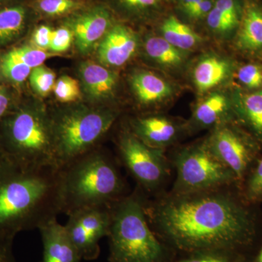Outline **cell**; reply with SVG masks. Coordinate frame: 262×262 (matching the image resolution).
I'll return each instance as SVG.
<instances>
[{
	"instance_id": "cell-20",
	"label": "cell",
	"mask_w": 262,
	"mask_h": 262,
	"mask_svg": "<svg viewBox=\"0 0 262 262\" xmlns=\"http://www.w3.org/2000/svg\"><path fill=\"white\" fill-rule=\"evenodd\" d=\"M130 83L136 97L143 104L160 102L172 94L170 84L151 72H136L131 77Z\"/></svg>"
},
{
	"instance_id": "cell-32",
	"label": "cell",
	"mask_w": 262,
	"mask_h": 262,
	"mask_svg": "<svg viewBox=\"0 0 262 262\" xmlns=\"http://www.w3.org/2000/svg\"><path fill=\"white\" fill-rule=\"evenodd\" d=\"M74 37L69 27H61L53 31L50 49L54 53L66 52L72 46Z\"/></svg>"
},
{
	"instance_id": "cell-8",
	"label": "cell",
	"mask_w": 262,
	"mask_h": 262,
	"mask_svg": "<svg viewBox=\"0 0 262 262\" xmlns=\"http://www.w3.org/2000/svg\"><path fill=\"white\" fill-rule=\"evenodd\" d=\"M118 148L122 164L141 189L151 192L162 185L168 173L163 149L146 145L130 130L122 132Z\"/></svg>"
},
{
	"instance_id": "cell-27",
	"label": "cell",
	"mask_w": 262,
	"mask_h": 262,
	"mask_svg": "<svg viewBox=\"0 0 262 262\" xmlns=\"http://www.w3.org/2000/svg\"><path fill=\"white\" fill-rule=\"evenodd\" d=\"M53 92L57 99L62 103L75 102L81 96L78 81L67 75L61 76L56 81Z\"/></svg>"
},
{
	"instance_id": "cell-26",
	"label": "cell",
	"mask_w": 262,
	"mask_h": 262,
	"mask_svg": "<svg viewBox=\"0 0 262 262\" xmlns=\"http://www.w3.org/2000/svg\"><path fill=\"white\" fill-rule=\"evenodd\" d=\"M56 81V74L42 65L33 69L29 76L33 91L42 96H47L53 91Z\"/></svg>"
},
{
	"instance_id": "cell-6",
	"label": "cell",
	"mask_w": 262,
	"mask_h": 262,
	"mask_svg": "<svg viewBox=\"0 0 262 262\" xmlns=\"http://www.w3.org/2000/svg\"><path fill=\"white\" fill-rule=\"evenodd\" d=\"M51 115L56 166L61 168L98 146L118 113L101 106H72Z\"/></svg>"
},
{
	"instance_id": "cell-12",
	"label": "cell",
	"mask_w": 262,
	"mask_h": 262,
	"mask_svg": "<svg viewBox=\"0 0 262 262\" xmlns=\"http://www.w3.org/2000/svg\"><path fill=\"white\" fill-rule=\"evenodd\" d=\"M69 28L77 50L86 54L101 42L111 28V15L105 8H94L71 20Z\"/></svg>"
},
{
	"instance_id": "cell-11",
	"label": "cell",
	"mask_w": 262,
	"mask_h": 262,
	"mask_svg": "<svg viewBox=\"0 0 262 262\" xmlns=\"http://www.w3.org/2000/svg\"><path fill=\"white\" fill-rule=\"evenodd\" d=\"M234 46L241 54L262 61V1L244 0L242 18Z\"/></svg>"
},
{
	"instance_id": "cell-22",
	"label": "cell",
	"mask_w": 262,
	"mask_h": 262,
	"mask_svg": "<svg viewBox=\"0 0 262 262\" xmlns=\"http://www.w3.org/2000/svg\"><path fill=\"white\" fill-rule=\"evenodd\" d=\"M160 29L164 39L181 51L192 49L201 42L196 32L175 16L165 19Z\"/></svg>"
},
{
	"instance_id": "cell-35",
	"label": "cell",
	"mask_w": 262,
	"mask_h": 262,
	"mask_svg": "<svg viewBox=\"0 0 262 262\" xmlns=\"http://www.w3.org/2000/svg\"><path fill=\"white\" fill-rule=\"evenodd\" d=\"M213 1L212 0H202L198 4L194 5L190 10L186 12V14L189 18L193 19H199L207 16L212 8H213Z\"/></svg>"
},
{
	"instance_id": "cell-10",
	"label": "cell",
	"mask_w": 262,
	"mask_h": 262,
	"mask_svg": "<svg viewBox=\"0 0 262 262\" xmlns=\"http://www.w3.org/2000/svg\"><path fill=\"white\" fill-rule=\"evenodd\" d=\"M66 231L82 259L96 260L99 256V241L107 237L110 211L107 206L82 208L68 215Z\"/></svg>"
},
{
	"instance_id": "cell-4",
	"label": "cell",
	"mask_w": 262,
	"mask_h": 262,
	"mask_svg": "<svg viewBox=\"0 0 262 262\" xmlns=\"http://www.w3.org/2000/svg\"><path fill=\"white\" fill-rule=\"evenodd\" d=\"M108 262H165L163 244L150 228L140 189L108 205Z\"/></svg>"
},
{
	"instance_id": "cell-42",
	"label": "cell",
	"mask_w": 262,
	"mask_h": 262,
	"mask_svg": "<svg viewBox=\"0 0 262 262\" xmlns=\"http://www.w3.org/2000/svg\"><path fill=\"white\" fill-rule=\"evenodd\" d=\"M233 262H246L244 258L242 257H235Z\"/></svg>"
},
{
	"instance_id": "cell-40",
	"label": "cell",
	"mask_w": 262,
	"mask_h": 262,
	"mask_svg": "<svg viewBox=\"0 0 262 262\" xmlns=\"http://www.w3.org/2000/svg\"><path fill=\"white\" fill-rule=\"evenodd\" d=\"M6 159V155H5L4 150H3V146L1 145V143H0V163Z\"/></svg>"
},
{
	"instance_id": "cell-23",
	"label": "cell",
	"mask_w": 262,
	"mask_h": 262,
	"mask_svg": "<svg viewBox=\"0 0 262 262\" xmlns=\"http://www.w3.org/2000/svg\"><path fill=\"white\" fill-rule=\"evenodd\" d=\"M146 54L153 61L164 67L174 68L184 61V55L163 37H150L145 42Z\"/></svg>"
},
{
	"instance_id": "cell-18",
	"label": "cell",
	"mask_w": 262,
	"mask_h": 262,
	"mask_svg": "<svg viewBox=\"0 0 262 262\" xmlns=\"http://www.w3.org/2000/svg\"><path fill=\"white\" fill-rule=\"evenodd\" d=\"M232 115L234 116L232 99L225 94L214 93L196 104L190 124L198 129L215 127L231 122Z\"/></svg>"
},
{
	"instance_id": "cell-39",
	"label": "cell",
	"mask_w": 262,
	"mask_h": 262,
	"mask_svg": "<svg viewBox=\"0 0 262 262\" xmlns=\"http://www.w3.org/2000/svg\"><path fill=\"white\" fill-rule=\"evenodd\" d=\"M201 1L202 0H179V3H180L181 8L183 11L186 13Z\"/></svg>"
},
{
	"instance_id": "cell-9",
	"label": "cell",
	"mask_w": 262,
	"mask_h": 262,
	"mask_svg": "<svg viewBox=\"0 0 262 262\" xmlns=\"http://www.w3.org/2000/svg\"><path fill=\"white\" fill-rule=\"evenodd\" d=\"M251 134L230 122L214 127L206 141L213 154L233 173L243 179L258 151L257 141Z\"/></svg>"
},
{
	"instance_id": "cell-33",
	"label": "cell",
	"mask_w": 262,
	"mask_h": 262,
	"mask_svg": "<svg viewBox=\"0 0 262 262\" xmlns=\"http://www.w3.org/2000/svg\"><path fill=\"white\" fill-rule=\"evenodd\" d=\"M246 192L248 199L252 201L262 199V158L250 177Z\"/></svg>"
},
{
	"instance_id": "cell-24",
	"label": "cell",
	"mask_w": 262,
	"mask_h": 262,
	"mask_svg": "<svg viewBox=\"0 0 262 262\" xmlns=\"http://www.w3.org/2000/svg\"><path fill=\"white\" fill-rule=\"evenodd\" d=\"M54 56H56V54L48 53L34 46V47L23 46V47L13 48L11 51L3 55L1 58L19 62L28 66L30 68L34 69L42 66L46 60Z\"/></svg>"
},
{
	"instance_id": "cell-21",
	"label": "cell",
	"mask_w": 262,
	"mask_h": 262,
	"mask_svg": "<svg viewBox=\"0 0 262 262\" xmlns=\"http://www.w3.org/2000/svg\"><path fill=\"white\" fill-rule=\"evenodd\" d=\"M27 24V10L21 5L0 8V48L21 37Z\"/></svg>"
},
{
	"instance_id": "cell-25",
	"label": "cell",
	"mask_w": 262,
	"mask_h": 262,
	"mask_svg": "<svg viewBox=\"0 0 262 262\" xmlns=\"http://www.w3.org/2000/svg\"><path fill=\"white\" fill-rule=\"evenodd\" d=\"M235 76L243 91L253 92L262 90V62L252 61L239 66L236 69Z\"/></svg>"
},
{
	"instance_id": "cell-31",
	"label": "cell",
	"mask_w": 262,
	"mask_h": 262,
	"mask_svg": "<svg viewBox=\"0 0 262 262\" xmlns=\"http://www.w3.org/2000/svg\"><path fill=\"white\" fill-rule=\"evenodd\" d=\"M78 7L74 0H41L39 8L41 11L48 15H61L70 13Z\"/></svg>"
},
{
	"instance_id": "cell-34",
	"label": "cell",
	"mask_w": 262,
	"mask_h": 262,
	"mask_svg": "<svg viewBox=\"0 0 262 262\" xmlns=\"http://www.w3.org/2000/svg\"><path fill=\"white\" fill-rule=\"evenodd\" d=\"M53 31L48 26L43 25L38 27L34 31L32 36L33 43L35 46V48L43 51L50 49Z\"/></svg>"
},
{
	"instance_id": "cell-17",
	"label": "cell",
	"mask_w": 262,
	"mask_h": 262,
	"mask_svg": "<svg viewBox=\"0 0 262 262\" xmlns=\"http://www.w3.org/2000/svg\"><path fill=\"white\" fill-rule=\"evenodd\" d=\"M234 116L258 141H262V90L248 92L237 89L232 99Z\"/></svg>"
},
{
	"instance_id": "cell-3",
	"label": "cell",
	"mask_w": 262,
	"mask_h": 262,
	"mask_svg": "<svg viewBox=\"0 0 262 262\" xmlns=\"http://www.w3.org/2000/svg\"><path fill=\"white\" fill-rule=\"evenodd\" d=\"M60 169L62 213L107 206L125 194L116 163L104 150L94 148Z\"/></svg>"
},
{
	"instance_id": "cell-37",
	"label": "cell",
	"mask_w": 262,
	"mask_h": 262,
	"mask_svg": "<svg viewBox=\"0 0 262 262\" xmlns=\"http://www.w3.org/2000/svg\"><path fill=\"white\" fill-rule=\"evenodd\" d=\"M14 107L9 90L4 86H0V120L6 116Z\"/></svg>"
},
{
	"instance_id": "cell-7",
	"label": "cell",
	"mask_w": 262,
	"mask_h": 262,
	"mask_svg": "<svg viewBox=\"0 0 262 262\" xmlns=\"http://www.w3.org/2000/svg\"><path fill=\"white\" fill-rule=\"evenodd\" d=\"M177 170L173 194L218 190L237 181L233 173L210 149L206 140L184 148L174 156Z\"/></svg>"
},
{
	"instance_id": "cell-38",
	"label": "cell",
	"mask_w": 262,
	"mask_h": 262,
	"mask_svg": "<svg viewBox=\"0 0 262 262\" xmlns=\"http://www.w3.org/2000/svg\"><path fill=\"white\" fill-rule=\"evenodd\" d=\"M120 1L127 6L139 8V9L154 7L158 3V0H120Z\"/></svg>"
},
{
	"instance_id": "cell-36",
	"label": "cell",
	"mask_w": 262,
	"mask_h": 262,
	"mask_svg": "<svg viewBox=\"0 0 262 262\" xmlns=\"http://www.w3.org/2000/svg\"><path fill=\"white\" fill-rule=\"evenodd\" d=\"M13 237H0V262H16L13 251Z\"/></svg>"
},
{
	"instance_id": "cell-29",
	"label": "cell",
	"mask_w": 262,
	"mask_h": 262,
	"mask_svg": "<svg viewBox=\"0 0 262 262\" xmlns=\"http://www.w3.org/2000/svg\"><path fill=\"white\" fill-rule=\"evenodd\" d=\"M207 24L210 29L215 33L229 34L233 32L235 34L241 22L227 16L213 6L207 15Z\"/></svg>"
},
{
	"instance_id": "cell-5",
	"label": "cell",
	"mask_w": 262,
	"mask_h": 262,
	"mask_svg": "<svg viewBox=\"0 0 262 262\" xmlns=\"http://www.w3.org/2000/svg\"><path fill=\"white\" fill-rule=\"evenodd\" d=\"M0 143L6 158L20 166L57 167L51 115L39 104L15 106L1 119Z\"/></svg>"
},
{
	"instance_id": "cell-14",
	"label": "cell",
	"mask_w": 262,
	"mask_h": 262,
	"mask_svg": "<svg viewBox=\"0 0 262 262\" xmlns=\"http://www.w3.org/2000/svg\"><path fill=\"white\" fill-rule=\"evenodd\" d=\"M38 229L43 246L40 262H80L82 259L57 217L48 220Z\"/></svg>"
},
{
	"instance_id": "cell-13",
	"label": "cell",
	"mask_w": 262,
	"mask_h": 262,
	"mask_svg": "<svg viewBox=\"0 0 262 262\" xmlns=\"http://www.w3.org/2000/svg\"><path fill=\"white\" fill-rule=\"evenodd\" d=\"M138 39L135 33L123 25L111 27L99 42L97 57L103 65L121 67L135 54Z\"/></svg>"
},
{
	"instance_id": "cell-41",
	"label": "cell",
	"mask_w": 262,
	"mask_h": 262,
	"mask_svg": "<svg viewBox=\"0 0 262 262\" xmlns=\"http://www.w3.org/2000/svg\"><path fill=\"white\" fill-rule=\"evenodd\" d=\"M256 262H262V248L261 251H260L259 253H258Z\"/></svg>"
},
{
	"instance_id": "cell-15",
	"label": "cell",
	"mask_w": 262,
	"mask_h": 262,
	"mask_svg": "<svg viewBox=\"0 0 262 262\" xmlns=\"http://www.w3.org/2000/svg\"><path fill=\"white\" fill-rule=\"evenodd\" d=\"M82 89L90 102L98 104L108 101L116 91L117 75L113 71L93 61H84L79 67Z\"/></svg>"
},
{
	"instance_id": "cell-2",
	"label": "cell",
	"mask_w": 262,
	"mask_h": 262,
	"mask_svg": "<svg viewBox=\"0 0 262 262\" xmlns=\"http://www.w3.org/2000/svg\"><path fill=\"white\" fill-rule=\"evenodd\" d=\"M61 213L59 168L0 163V237L38 229Z\"/></svg>"
},
{
	"instance_id": "cell-30",
	"label": "cell",
	"mask_w": 262,
	"mask_h": 262,
	"mask_svg": "<svg viewBox=\"0 0 262 262\" xmlns=\"http://www.w3.org/2000/svg\"><path fill=\"white\" fill-rule=\"evenodd\" d=\"M234 252L227 251H206L190 253L189 257L177 262H233Z\"/></svg>"
},
{
	"instance_id": "cell-16",
	"label": "cell",
	"mask_w": 262,
	"mask_h": 262,
	"mask_svg": "<svg viewBox=\"0 0 262 262\" xmlns=\"http://www.w3.org/2000/svg\"><path fill=\"white\" fill-rule=\"evenodd\" d=\"M130 130L146 145L163 149L177 139L179 127L168 117H137L130 121Z\"/></svg>"
},
{
	"instance_id": "cell-43",
	"label": "cell",
	"mask_w": 262,
	"mask_h": 262,
	"mask_svg": "<svg viewBox=\"0 0 262 262\" xmlns=\"http://www.w3.org/2000/svg\"><path fill=\"white\" fill-rule=\"evenodd\" d=\"M8 1H10V0H0V6L2 5L5 4V3H8Z\"/></svg>"
},
{
	"instance_id": "cell-19",
	"label": "cell",
	"mask_w": 262,
	"mask_h": 262,
	"mask_svg": "<svg viewBox=\"0 0 262 262\" xmlns=\"http://www.w3.org/2000/svg\"><path fill=\"white\" fill-rule=\"evenodd\" d=\"M232 62L217 56L203 58L195 66L193 80L200 93H205L225 82L232 75Z\"/></svg>"
},
{
	"instance_id": "cell-1",
	"label": "cell",
	"mask_w": 262,
	"mask_h": 262,
	"mask_svg": "<svg viewBox=\"0 0 262 262\" xmlns=\"http://www.w3.org/2000/svg\"><path fill=\"white\" fill-rule=\"evenodd\" d=\"M148 221L170 246L189 253L234 252L252 242L254 226L247 210L218 190L171 194L146 204Z\"/></svg>"
},
{
	"instance_id": "cell-28",
	"label": "cell",
	"mask_w": 262,
	"mask_h": 262,
	"mask_svg": "<svg viewBox=\"0 0 262 262\" xmlns=\"http://www.w3.org/2000/svg\"><path fill=\"white\" fill-rule=\"evenodd\" d=\"M32 70L24 63L0 58V72L2 75L15 85L23 84L30 76Z\"/></svg>"
}]
</instances>
